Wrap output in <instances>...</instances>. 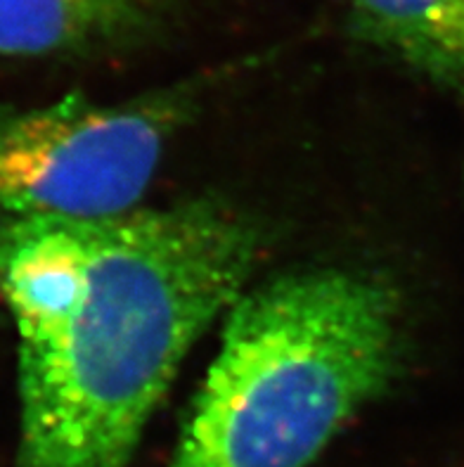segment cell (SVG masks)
<instances>
[{
  "instance_id": "1",
  "label": "cell",
  "mask_w": 464,
  "mask_h": 467,
  "mask_svg": "<svg viewBox=\"0 0 464 467\" xmlns=\"http://www.w3.org/2000/svg\"><path fill=\"white\" fill-rule=\"evenodd\" d=\"M261 252V225L216 197L102 221L5 216L15 467H129L182 361L244 295Z\"/></svg>"
},
{
  "instance_id": "2",
  "label": "cell",
  "mask_w": 464,
  "mask_h": 467,
  "mask_svg": "<svg viewBox=\"0 0 464 467\" xmlns=\"http://www.w3.org/2000/svg\"><path fill=\"white\" fill-rule=\"evenodd\" d=\"M223 320L169 467H311L403 363L400 295L358 268L249 285Z\"/></svg>"
},
{
  "instance_id": "3",
  "label": "cell",
  "mask_w": 464,
  "mask_h": 467,
  "mask_svg": "<svg viewBox=\"0 0 464 467\" xmlns=\"http://www.w3.org/2000/svg\"><path fill=\"white\" fill-rule=\"evenodd\" d=\"M190 112L180 90L0 109V212L71 221L136 212Z\"/></svg>"
},
{
  "instance_id": "4",
  "label": "cell",
  "mask_w": 464,
  "mask_h": 467,
  "mask_svg": "<svg viewBox=\"0 0 464 467\" xmlns=\"http://www.w3.org/2000/svg\"><path fill=\"white\" fill-rule=\"evenodd\" d=\"M353 26L379 50L464 95V0H344Z\"/></svg>"
},
{
  "instance_id": "5",
  "label": "cell",
  "mask_w": 464,
  "mask_h": 467,
  "mask_svg": "<svg viewBox=\"0 0 464 467\" xmlns=\"http://www.w3.org/2000/svg\"><path fill=\"white\" fill-rule=\"evenodd\" d=\"M164 0H0V57H53L136 31Z\"/></svg>"
}]
</instances>
